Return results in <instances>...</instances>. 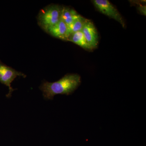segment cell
<instances>
[{
	"label": "cell",
	"instance_id": "obj_7",
	"mask_svg": "<svg viewBox=\"0 0 146 146\" xmlns=\"http://www.w3.org/2000/svg\"><path fill=\"white\" fill-rule=\"evenodd\" d=\"M81 16L73 9L68 7L62 8L61 19L68 26Z\"/></svg>",
	"mask_w": 146,
	"mask_h": 146
},
{
	"label": "cell",
	"instance_id": "obj_6",
	"mask_svg": "<svg viewBox=\"0 0 146 146\" xmlns=\"http://www.w3.org/2000/svg\"><path fill=\"white\" fill-rule=\"evenodd\" d=\"M52 36L61 40L68 41L70 36L68 25L61 19L46 31Z\"/></svg>",
	"mask_w": 146,
	"mask_h": 146
},
{
	"label": "cell",
	"instance_id": "obj_2",
	"mask_svg": "<svg viewBox=\"0 0 146 146\" xmlns=\"http://www.w3.org/2000/svg\"><path fill=\"white\" fill-rule=\"evenodd\" d=\"M62 8L58 5H50L39 12L37 21L39 26L46 32L61 19Z\"/></svg>",
	"mask_w": 146,
	"mask_h": 146
},
{
	"label": "cell",
	"instance_id": "obj_4",
	"mask_svg": "<svg viewBox=\"0 0 146 146\" xmlns=\"http://www.w3.org/2000/svg\"><path fill=\"white\" fill-rule=\"evenodd\" d=\"M17 76L25 78L26 76L5 65L0 60V82L9 87V93L6 96L7 98L11 97L12 92L15 90L11 87V83Z\"/></svg>",
	"mask_w": 146,
	"mask_h": 146
},
{
	"label": "cell",
	"instance_id": "obj_5",
	"mask_svg": "<svg viewBox=\"0 0 146 146\" xmlns=\"http://www.w3.org/2000/svg\"><path fill=\"white\" fill-rule=\"evenodd\" d=\"M86 42L92 49L96 48L98 44V35L94 24L88 20L82 30Z\"/></svg>",
	"mask_w": 146,
	"mask_h": 146
},
{
	"label": "cell",
	"instance_id": "obj_1",
	"mask_svg": "<svg viewBox=\"0 0 146 146\" xmlns=\"http://www.w3.org/2000/svg\"><path fill=\"white\" fill-rule=\"evenodd\" d=\"M81 83V77L77 74H68L58 81L44 82L39 87L45 99L52 100L55 95L72 94Z\"/></svg>",
	"mask_w": 146,
	"mask_h": 146
},
{
	"label": "cell",
	"instance_id": "obj_8",
	"mask_svg": "<svg viewBox=\"0 0 146 146\" xmlns=\"http://www.w3.org/2000/svg\"><path fill=\"white\" fill-rule=\"evenodd\" d=\"M68 41L78 45L83 48L87 50H93L86 42L82 32L79 31L70 35Z\"/></svg>",
	"mask_w": 146,
	"mask_h": 146
},
{
	"label": "cell",
	"instance_id": "obj_3",
	"mask_svg": "<svg viewBox=\"0 0 146 146\" xmlns=\"http://www.w3.org/2000/svg\"><path fill=\"white\" fill-rule=\"evenodd\" d=\"M93 3L96 8L100 12L117 21L124 28L125 27V24L121 15L117 9L108 0H94Z\"/></svg>",
	"mask_w": 146,
	"mask_h": 146
},
{
	"label": "cell",
	"instance_id": "obj_9",
	"mask_svg": "<svg viewBox=\"0 0 146 146\" xmlns=\"http://www.w3.org/2000/svg\"><path fill=\"white\" fill-rule=\"evenodd\" d=\"M87 20L88 19L81 16L68 25V31L70 35L78 32L82 31L84 24Z\"/></svg>",
	"mask_w": 146,
	"mask_h": 146
},
{
	"label": "cell",
	"instance_id": "obj_10",
	"mask_svg": "<svg viewBox=\"0 0 146 146\" xmlns=\"http://www.w3.org/2000/svg\"><path fill=\"white\" fill-rule=\"evenodd\" d=\"M138 9L141 14L146 16V6L143 5L141 4H138Z\"/></svg>",
	"mask_w": 146,
	"mask_h": 146
}]
</instances>
